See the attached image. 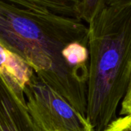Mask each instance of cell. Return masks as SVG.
<instances>
[{
    "mask_svg": "<svg viewBox=\"0 0 131 131\" xmlns=\"http://www.w3.org/2000/svg\"><path fill=\"white\" fill-rule=\"evenodd\" d=\"M88 38L89 27L81 19L0 1V44L24 58L43 82L85 116L88 76L68 64L63 50L76 41L88 45Z\"/></svg>",
    "mask_w": 131,
    "mask_h": 131,
    "instance_id": "cell-1",
    "label": "cell"
},
{
    "mask_svg": "<svg viewBox=\"0 0 131 131\" xmlns=\"http://www.w3.org/2000/svg\"><path fill=\"white\" fill-rule=\"evenodd\" d=\"M87 118L103 131L117 118L131 81V6L108 5L88 24Z\"/></svg>",
    "mask_w": 131,
    "mask_h": 131,
    "instance_id": "cell-2",
    "label": "cell"
},
{
    "mask_svg": "<svg viewBox=\"0 0 131 131\" xmlns=\"http://www.w3.org/2000/svg\"><path fill=\"white\" fill-rule=\"evenodd\" d=\"M24 91L30 114L44 131H94L85 115L36 74Z\"/></svg>",
    "mask_w": 131,
    "mask_h": 131,
    "instance_id": "cell-3",
    "label": "cell"
},
{
    "mask_svg": "<svg viewBox=\"0 0 131 131\" xmlns=\"http://www.w3.org/2000/svg\"><path fill=\"white\" fill-rule=\"evenodd\" d=\"M0 77V131H44L30 114L24 88L5 76Z\"/></svg>",
    "mask_w": 131,
    "mask_h": 131,
    "instance_id": "cell-4",
    "label": "cell"
},
{
    "mask_svg": "<svg viewBox=\"0 0 131 131\" xmlns=\"http://www.w3.org/2000/svg\"><path fill=\"white\" fill-rule=\"evenodd\" d=\"M35 11L51 12L81 19L84 0H3Z\"/></svg>",
    "mask_w": 131,
    "mask_h": 131,
    "instance_id": "cell-5",
    "label": "cell"
},
{
    "mask_svg": "<svg viewBox=\"0 0 131 131\" xmlns=\"http://www.w3.org/2000/svg\"><path fill=\"white\" fill-rule=\"evenodd\" d=\"M0 75L18 84L25 89L35 74L33 68L20 55L0 44Z\"/></svg>",
    "mask_w": 131,
    "mask_h": 131,
    "instance_id": "cell-6",
    "label": "cell"
},
{
    "mask_svg": "<svg viewBox=\"0 0 131 131\" xmlns=\"http://www.w3.org/2000/svg\"><path fill=\"white\" fill-rule=\"evenodd\" d=\"M63 56L70 66L89 76L90 52L88 45L78 41L72 42L64 48Z\"/></svg>",
    "mask_w": 131,
    "mask_h": 131,
    "instance_id": "cell-7",
    "label": "cell"
},
{
    "mask_svg": "<svg viewBox=\"0 0 131 131\" xmlns=\"http://www.w3.org/2000/svg\"><path fill=\"white\" fill-rule=\"evenodd\" d=\"M110 0H84L82 10V20L88 24L91 23L106 7L109 5Z\"/></svg>",
    "mask_w": 131,
    "mask_h": 131,
    "instance_id": "cell-8",
    "label": "cell"
},
{
    "mask_svg": "<svg viewBox=\"0 0 131 131\" xmlns=\"http://www.w3.org/2000/svg\"><path fill=\"white\" fill-rule=\"evenodd\" d=\"M103 131H131V115L117 117Z\"/></svg>",
    "mask_w": 131,
    "mask_h": 131,
    "instance_id": "cell-9",
    "label": "cell"
},
{
    "mask_svg": "<svg viewBox=\"0 0 131 131\" xmlns=\"http://www.w3.org/2000/svg\"><path fill=\"white\" fill-rule=\"evenodd\" d=\"M121 115H131V81L127 92L121 104Z\"/></svg>",
    "mask_w": 131,
    "mask_h": 131,
    "instance_id": "cell-10",
    "label": "cell"
},
{
    "mask_svg": "<svg viewBox=\"0 0 131 131\" xmlns=\"http://www.w3.org/2000/svg\"><path fill=\"white\" fill-rule=\"evenodd\" d=\"M109 5L117 7L131 6V0H110Z\"/></svg>",
    "mask_w": 131,
    "mask_h": 131,
    "instance_id": "cell-11",
    "label": "cell"
}]
</instances>
